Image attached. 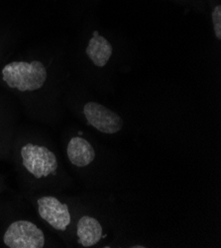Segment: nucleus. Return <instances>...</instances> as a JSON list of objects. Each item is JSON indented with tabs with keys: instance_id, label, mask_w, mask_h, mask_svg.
I'll return each instance as SVG.
<instances>
[{
	"instance_id": "1",
	"label": "nucleus",
	"mask_w": 221,
	"mask_h": 248,
	"mask_svg": "<svg viewBox=\"0 0 221 248\" xmlns=\"http://www.w3.org/2000/svg\"><path fill=\"white\" fill-rule=\"evenodd\" d=\"M2 78L10 88L21 92L40 89L46 79L47 70L41 62H13L2 69Z\"/></svg>"
},
{
	"instance_id": "2",
	"label": "nucleus",
	"mask_w": 221,
	"mask_h": 248,
	"mask_svg": "<svg viewBox=\"0 0 221 248\" xmlns=\"http://www.w3.org/2000/svg\"><path fill=\"white\" fill-rule=\"evenodd\" d=\"M21 156L24 167L37 179L49 176L58 168L57 156L46 146L28 143L22 147Z\"/></svg>"
},
{
	"instance_id": "3",
	"label": "nucleus",
	"mask_w": 221,
	"mask_h": 248,
	"mask_svg": "<svg viewBox=\"0 0 221 248\" xmlns=\"http://www.w3.org/2000/svg\"><path fill=\"white\" fill-rule=\"evenodd\" d=\"M3 242L9 248H42L45 245V236L33 222L17 220L5 232Z\"/></svg>"
},
{
	"instance_id": "4",
	"label": "nucleus",
	"mask_w": 221,
	"mask_h": 248,
	"mask_svg": "<svg viewBox=\"0 0 221 248\" xmlns=\"http://www.w3.org/2000/svg\"><path fill=\"white\" fill-rule=\"evenodd\" d=\"M87 123L102 134L113 135L123 127V120L112 110L96 102H88L84 107Z\"/></svg>"
},
{
	"instance_id": "5",
	"label": "nucleus",
	"mask_w": 221,
	"mask_h": 248,
	"mask_svg": "<svg viewBox=\"0 0 221 248\" xmlns=\"http://www.w3.org/2000/svg\"><path fill=\"white\" fill-rule=\"evenodd\" d=\"M38 211L40 217L55 230L66 231L70 224L68 205L62 204L55 197L40 198L38 200Z\"/></svg>"
},
{
	"instance_id": "6",
	"label": "nucleus",
	"mask_w": 221,
	"mask_h": 248,
	"mask_svg": "<svg viewBox=\"0 0 221 248\" xmlns=\"http://www.w3.org/2000/svg\"><path fill=\"white\" fill-rule=\"evenodd\" d=\"M67 155L71 164L78 167L87 166L95 158L94 148L86 140L81 137H75L69 140Z\"/></svg>"
},
{
	"instance_id": "7",
	"label": "nucleus",
	"mask_w": 221,
	"mask_h": 248,
	"mask_svg": "<svg viewBox=\"0 0 221 248\" xmlns=\"http://www.w3.org/2000/svg\"><path fill=\"white\" fill-rule=\"evenodd\" d=\"M86 55L94 65L103 67L112 56V46L104 37L100 36L95 31L86 47Z\"/></svg>"
},
{
	"instance_id": "8",
	"label": "nucleus",
	"mask_w": 221,
	"mask_h": 248,
	"mask_svg": "<svg viewBox=\"0 0 221 248\" xmlns=\"http://www.w3.org/2000/svg\"><path fill=\"white\" fill-rule=\"evenodd\" d=\"M81 220L85 225V233L84 236L79 237V243L84 247L93 246L102 237V227L101 222L88 216L82 217Z\"/></svg>"
},
{
	"instance_id": "9",
	"label": "nucleus",
	"mask_w": 221,
	"mask_h": 248,
	"mask_svg": "<svg viewBox=\"0 0 221 248\" xmlns=\"http://www.w3.org/2000/svg\"><path fill=\"white\" fill-rule=\"evenodd\" d=\"M212 22L214 33L218 40H221V6L217 5L212 12Z\"/></svg>"
},
{
	"instance_id": "10",
	"label": "nucleus",
	"mask_w": 221,
	"mask_h": 248,
	"mask_svg": "<svg viewBox=\"0 0 221 248\" xmlns=\"http://www.w3.org/2000/svg\"><path fill=\"white\" fill-rule=\"evenodd\" d=\"M134 248H144L145 246H141V245H136V246H133Z\"/></svg>"
}]
</instances>
